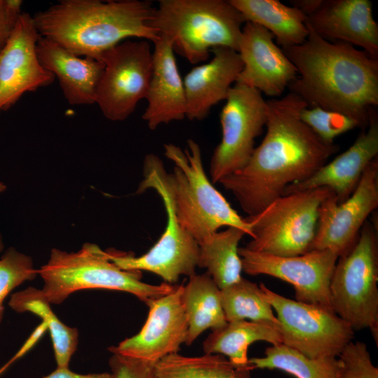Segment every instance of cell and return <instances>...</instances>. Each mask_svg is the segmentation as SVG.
Instances as JSON below:
<instances>
[{
    "mask_svg": "<svg viewBox=\"0 0 378 378\" xmlns=\"http://www.w3.org/2000/svg\"><path fill=\"white\" fill-rule=\"evenodd\" d=\"M308 104L289 92L267 100L266 133L241 169L218 183L247 216L262 211L288 186L303 181L328 162L339 146L322 141L300 118Z\"/></svg>",
    "mask_w": 378,
    "mask_h": 378,
    "instance_id": "obj_1",
    "label": "cell"
},
{
    "mask_svg": "<svg viewBox=\"0 0 378 378\" xmlns=\"http://www.w3.org/2000/svg\"><path fill=\"white\" fill-rule=\"evenodd\" d=\"M307 27L304 43L281 48L298 74L290 92L308 106L341 113L365 129L378 106V59L351 44L326 40Z\"/></svg>",
    "mask_w": 378,
    "mask_h": 378,
    "instance_id": "obj_2",
    "label": "cell"
},
{
    "mask_svg": "<svg viewBox=\"0 0 378 378\" xmlns=\"http://www.w3.org/2000/svg\"><path fill=\"white\" fill-rule=\"evenodd\" d=\"M154 8L146 0H62L32 18L41 36L77 56L101 61L128 38L157 41L160 34L149 25Z\"/></svg>",
    "mask_w": 378,
    "mask_h": 378,
    "instance_id": "obj_3",
    "label": "cell"
},
{
    "mask_svg": "<svg viewBox=\"0 0 378 378\" xmlns=\"http://www.w3.org/2000/svg\"><path fill=\"white\" fill-rule=\"evenodd\" d=\"M245 22L229 0H160L149 25L170 39L174 52L197 64L216 47L237 51Z\"/></svg>",
    "mask_w": 378,
    "mask_h": 378,
    "instance_id": "obj_4",
    "label": "cell"
},
{
    "mask_svg": "<svg viewBox=\"0 0 378 378\" xmlns=\"http://www.w3.org/2000/svg\"><path fill=\"white\" fill-rule=\"evenodd\" d=\"M164 155L174 162L167 174L175 214L180 225L199 243L222 227H235L251 237V227L214 186L206 174L199 144L187 141L185 150L164 145Z\"/></svg>",
    "mask_w": 378,
    "mask_h": 378,
    "instance_id": "obj_5",
    "label": "cell"
},
{
    "mask_svg": "<svg viewBox=\"0 0 378 378\" xmlns=\"http://www.w3.org/2000/svg\"><path fill=\"white\" fill-rule=\"evenodd\" d=\"M41 289L50 304H59L74 292L106 289L129 293L146 304L172 291L175 286L141 281V272L123 270L108 258L106 251L92 243L76 252L52 249L48 261L38 269Z\"/></svg>",
    "mask_w": 378,
    "mask_h": 378,
    "instance_id": "obj_6",
    "label": "cell"
},
{
    "mask_svg": "<svg viewBox=\"0 0 378 378\" xmlns=\"http://www.w3.org/2000/svg\"><path fill=\"white\" fill-rule=\"evenodd\" d=\"M167 174L162 162L156 155H146L144 179L136 192L153 189L162 199L167 220L158 241L139 257L118 251L109 250L106 253L109 260L121 270L150 272L160 276L164 283L172 285L181 275L190 277L195 274L199 244L176 218Z\"/></svg>",
    "mask_w": 378,
    "mask_h": 378,
    "instance_id": "obj_7",
    "label": "cell"
},
{
    "mask_svg": "<svg viewBox=\"0 0 378 378\" xmlns=\"http://www.w3.org/2000/svg\"><path fill=\"white\" fill-rule=\"evenodd\" d=\"M366 220L358 239L338 258L330 283L334 312L354 331L368 329L378 343V234Z\"/></svg>",
    "mask_w": 378,
    "mask_h": 378,
    "instance_id": "obj_8",
    "label": "cell"
},
{
    "mask_svg": "<svg viewBox=\"0 0 378 378\" xmlns=\"http://www.w3.org/2000/svg\"><path fill=\"white\" fill-rule=\"evenodd\" d=\"M326 188L283 195L246 221L251 227L246 248L276 256H296L312 251L319 206Z\"/></svg>",
    "mask_w": 378,
    "mask_h": 378,
    "instance_id": "obj_9",
    "label": "cell"
},
{
    "mask_svg": "<svg viewBox=\"0 0 378 378\" xmlns=\"http://www.w3.org/2000/svg\"><path fill=\"white\" fill-rule=\"evenodd\" d=\"M278 319L282 344L312 358L338 357L354 331L333 310L278 294L260 284Z\"/></svg>",
    "mask_w": 378,
    "mask_h": 378,
    "instance_id": "obj_10",
    "label": "cell"
},
{
    "mask_svg": "<svg viewBox=\"0 0 378 378\" xmlns=\"http://www.w3.org/2000/svg\"><path fill=\"white\" fill-rule=\"evenodd\" d=\"M266 121L267 100L262 94L235 83L220 113L221 140L214 150L209 167L213 184L246 164Z\"/></svg>",
    "mask_w": 378,
    "mask_h": 378,
    "instance_id": "obj_11",
    "label": "cell"
},
{
    "mask_svg": "<svg viewBox=\"0 0 378 378\" xmlns=\"http://www.w3.org/2000/svg\"><path fill=\"white\" fill-rule=\"evenodd\" d=\"M101 61L104 69L95 104L108 120L123 121L146 99L153 69L150 43L125 40L106 51Z\"/></svg>",
    "mask_w": 378,
    "mask_h": 378,
    "instance_id": "obj_12",
    "label": "cell"
},
{
    "mask_svg": "<svg viewBox=\"0 0 378 378\" xmlns=\"http://www.w3.org/2000/svg\"><path fill=\"white\" fill-rule=\"evenodd\" d=\"M242 271L248 275H268L291 284L295 300L333 310L330 283L338 256L313 249L304 254L282 257L239 247ZM334 311V310H333Z\"/></svg>",
    "mask_w": 378,
    "mask_h": 378,
    "instance_id": "obj_13",
    "label": "cell"
},
{
    "mask_svg": "<svg viewBox=\"0 0 378 378\" xmlns=\"http://www.w3.org/2000/svg\"><path fill=\"white\" fill-rule=\"evenodd\" d=\"M378 206V158L367 167L353 193L338 203L330 191L321 202L312 250L327 249L338 258L349 253L360 230Z\"/></svg>",
    "mask_w": 378,
    "mask_h": 378,
    "instance_id": "obj_14",
    "label": "cell"
},
{
    "mask_svg": "<svg viewBox=\"0 0 378 378\" xmlns=\"http://www.w3.org/2000/svg\"><path fill=\"white\" fill-rule=\"evenodd\" d=\"M183 286H175L167 294L150 300L147 304L148 317L141 330L108 350L152 363L177 353L186 342L188 327L182 302Z\"/></svg>",
    "mask_w": 378,
    "mask_h": 378,
    "instance_id": "obj_15",
    "label": "cell"
},
{
    "mask_svg": "<svg viewBox=\"0 0 378 378\" xmlns=\"http://www.w3.org/2000/svg\"><path fill=\"white\" fill-rule=\"evenodd\" d=\"M40 38L32 16L22 12L0 50V113L8 110L24 93L54 81L55 76L41 65L37 56Z\"/></svg>",
    "mask_w": 378,
    "mask_h": 378,
    "instance_id": "obj_16",
    "label": "cell"
},
{
    "mask_svg": "<svg viewBox=\"0 0 378 378\" xmlns=\"http://www.w3.org/2000/svg\"><path fill=\"white\" fill-rule=\"evenodd\" d=\"M274 38L272 34L262 26L245 22L237 50L243 68L236 83L278 98L298 74Z\"/></svg>",
    "mask_w": 378,
    "mask_h": 378,
    "instance_id": "obj_17",
    "label": "cell"
},
{
    "mask_svg": "<svg viewBox=\"0 0 378 378\" xmlns=\"http://www.w3.org/2000/svg\"><path fill=\"white\" fill-rule=\"evenodd\" d=\"M378 156V116L374 111L368 126L345 151L326 162L307 179L290 186L284 194L317 188L329 189L338 203L346 200L357 187L369 164Z\"/></svg>",
    "mask_w": 378,
    "mask_h": 378,
    "instance_id": "obj_18",
    "label": "cell"
},
{
    "mask_svg": "<svg viewBox=\"0 0 378 378\" xmlns=\"http://www.w3.org/2000/svg\"><path fill=\"white\" fill-rule=\"evenodd\" d=\"M307 23L322 38L360 47L377 59L378 24L370 1L321 0Z\"/></svg>",
    "mask_w": 378,
    "mask_h": 378,
    "instance_id": "obj_19",
    "label": "cell"
},
{
    "mask_svg": "<svg viewBox=\"0 0 378 378\" xmlns=\"http://www.w3.org/2000/svg\"><path fill=\"white\" fill-rule=\"evenodd\" d=\"M211 52V59L193 67L183 79L186 117L190 120H202L214 106L225 100L243 68L237 51L216 47Z\"/></svg>",
    "mask_w": 378,
    "mask_h": 378,
    "instance_id": "obj_20",
    "label": "cell"
},
{
    "mask_svg": "<svg viewBox=\"0 0 378 378\" xmlns=\"http://www.w3.org/2000/svg\"><path fill=\"white\" fill-rule=\"evenodd\" d=\"M153 69L142 118L150 130L162 124L181 120L186 116V99L172 43L160 35L154 43Z\"/></svg>",
    "mask_w": 378,
    "mask_h": 378,
    "instance_id": "obj_21",
    "label": "cell"
},
{
    "mask_svg": "<svg viewBox=\"0 0 378 378\" xmlns=\"http://www.w3.org/2000/svg\"><path fill=\"white\" fill-rule=\"evenodd\" d=\"M36 53L41 65L58 79L69 104H95L97 88L104 69L102 61L77 56L42 36L37 42Z\"/></svg>",
    "mask_w": 378,
    "mask_h": 378,
    "instance_id": "obj_22",
    "label": "cell"
},
{
    "mask_svg": "<svg viewBox=\"0 0 378 378\" xmlns=\"http://www.w3.org/2000/svg\"><path fill=\"white\" fill-rule=\"evenodd\" d=\"M245 22L262 26L281 48L302 44L308 34L307 16L293 6L278 0H229Z\"/></svg>",
    "mask_w": 378,
    "mask_h": 378,
    "instance_id": "obj_23",
    "label": "cell"
},
{
    "mask_svg": "<svg viewBox=\"0 0 378 378\" xmlns=\"http://www.w3.org/2000/svg\"><path fill=\"white\" fill-rule=\"evenodd\" d=\"M260 341L271 345L282 344L281 333L273 325L247 320L234 321L213 330L203 342V351L206 354L227 356L234 366L243 368L250 365L248 346Z\"/></svg>",
    "mask_w": 378,
    "mask_h": 378,
    "instance_id": "obj_24",
    "label": "cell"
},
{
    "mask_svg": "<svg viewBox=\"0 0 378 378\" xmlns=\"http://www.w3.org/2000/svg\"><path fill=\"white\" fill-rule=\"evenodd\" d=\"M182 302L188 326L186 345L192 344L206 330H213L227 323L220 289L208 272L190 276L183 286Z\"/></svg>",
    "mask_w": 378,
    "mask_h": 378,
    "instance_id": "obj_25",
    "label": "cell"
},
{
    "mask_svg": "<svg viewBox=\"0 0 378 378\" xmlns=\"http://www.w3.org/2000/svg\"><path fill=\"white\" fill-rule=\"evenodd\" d=\"M246 234L241 229L227 227L198 243V267L207 270L206 272L220 290L242 278L238 246Z\"/></svg>",
    "mask_w": 378,
    "mask_h": 378,
    "instance_id": "obj_26",
    "label": "cell"
},
{
    "mask_svg": "<svg viewBox=\"0 0 378 378\" xmlns=\"http://www.w3.org/2000/svg\"><path fill=\"white\" fill-rule=\"evenodd\" d=\"M18 313L31 312L45 321L49 330L57 368H67L78 343V331L62 323L41 289L28 287L13 293L8 302Z\"/></svg>",
    "mask_w": 378,
    "mask_h": 378,
    "instance_id": "obj_27",
    "label": "cell"
},
{
    "mask_svg": "<svg viewBox=\"0 0 378 378\" xmlns=\"http://www.w3.org/2000/svg\"><path fill=\"white\" fill-rule=\"evenodd\" d=\"M253 366H234L220 354L186 356L171 354L155 363V378H252Z\"/></svg>",
    "mask_w": 378,
    "mask_h": 378,
    "instance_id": "obj_28",
    "label": "cell"
},
{
    "mask_svg": "<svg viewBox=\"0 0 378 378\" xmlns=\"http://www.w3.org/2000/svg\"><path fill=\"white\" fill-rule=\"evenodd\" d=\"M248 363L253 369L279 370L296 378H337L341 365L337 357L312 358L283 344L271 345L263 357Z\"/></svg>",
    "mask_w": 378,
    "mask_h": 378,
    "instance_id": "obj_29",
    "label": "cell"
},
{
    "mask_svg": "<svg viewBox=\"0 0 378 378\" xmlns=\"http://www.w3.org/2000/svg\"><path fill=\"white\" fill-rule=\"evenodd\" d=\"M220 291L227 322L249 320L269 323L279 329V323L274 310L257 284L242 277Z\"/></svg>",
    "mask_w": 378,
    "mask_h": 378,
    "instance_id": "obj_30",
    "label": "cell"
},
{
    "mask_svg": "<svg viewBox=\"0 0 378 378\" xmlns=\"http://www.w3.org/2000/svg\"><path fill=\"white\" fill-rule=\"evenodd\" d=\"M38 275L31 258L10 247L0 258V323L4 314V301L9 293Z\"/></svg>",
    "mask_w": 378,
    "mask_h": 378,
    "instance_id": "obj_31",
    "label": "cell"
},
{
    "mask_svg": "<svg viewBox=\"0 0 378 378\" xmlns=\"http://www.w3.org/2000/svg\"><path fill=\"white\" fill-rule=\"evenodd\" d=\"M301 120L324 142L333 144L338 136L356 127L358 124L339 112L320 107H305L300 113Z\"/></svg>",
    "mask_w": 378,
    "mask_h": 378,
    "instance_id": "obj_32",
    "label": "cell"
},
{
    "mask_svg": "<svg viewBox=\"0 0 378 378\" xmlns=\"http://www.w3.org/2000/svg\"><path fill=\"white\" fill-rule=\"evenodd\" d=\"M338 357L341 365L337 378H378V368L365 342H349Z\"/></svg>",
    "mask_w": 378,
    "mask_h": 378,
    "instance_id": "obj_33",
    "label": "cell"
},
{
    "mask_svg": "<svg viewBox=\"0 0 378 378\" xmlns=\"http://www.w3.org/2000/svg\"><path fill=\"white\" fill-rule=\"evenodd\" d=\"M155 363L117 354L108 360L113 378H155Z\"/></svg>",
    "mask_w": 378,
    "mask_h": 378,
    "instance_id": "obj_34",
    "label": "cell"
},
{
    "mask_svg": "<svg viewBox=\"0 0 378 378\" xmlns=\"http://www.w3.org/2000/svg\"><path fill=\"white\" fill-rule=\"evenodd\" d=\"M22 1L0 0V50L11 35L21 15Z\"/></svg>",
    "mask_w": 378,
    "mask_h": 378,
    "instance_id": "obj_35",
    "label": "cell"
},
{
    "mask_svg": "<svg viewBox=\"0 0 378 378\" xmlns=\"http://www.w3.org/2000/svg\"><path fill=\"white\" fill-rule=\"evenodd\" d=\"M46 330H48V326L46 322L42 321L10 360L13 363L27 353L36 344Z\"/></svg>",
    "mask_w": 378,
    "mask_h": 378,
    "instance_id": "obj_36",
    "label": "cell"
},
{
    "mask_svg": "<svg viewBox=\"0 0 378 378\" xmlns=\"http://www.w3.org/2000/svg\"><path fill=\"white\" fill-rule=\"evenodd\" d=\"M43 378H113L111 373L79 374L67 368H57Z\"/></svg>",
    "mask_w": 378,
    "mask_h": 378,
    "instance_id": "obj_37",
    "label": "cell"
},
{
    "mask_svg": "<svg viewBox=\"0 0 378 378\" xmlns=\"http://www.w3.org/2000/svg\"><path fill=\"white\" fill-rule=\"evenodd\" d=\"M11 364H13V363L10 360H8L6 364H4L0 368V375H1L10 366Z\"/></svg>",
    "mask_w": 378,
    "mask_h": 378,
    "instance_id": "obj_38",
    "label": "cell"
},
{
    "mask_svg": "<svg viewBox=\"0 0 378 378\" xmlns=\"http://www.w3.org/2000/svg\"><path fill=\"white\" fill-rule=\"evenodd\" d=\"M4 241H3V238H2V236L0 233V253H1L4 250Z\"/></svg>",
    "mask_w": 378,
    "mask_h": 378,
    "instance_id": "obj_39",
    "label": "cell"
},
{
    "mask_svg": "<svg viewBox=\"0 0 378 378\" xmlns=\"http://www.w3.org/2000/svg\"><path fill=\"white\" fill-rule=\"evenodd\" d=\"M6 189V185L0 181V194L4 192Z\"/></svg>",
    "mask_w": 378,
    "mask_h": 378,
    "instance_id": "obj_40",
    "label": "cell"
}]
</instances>
